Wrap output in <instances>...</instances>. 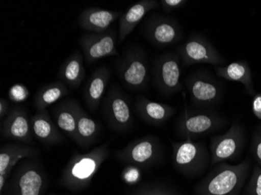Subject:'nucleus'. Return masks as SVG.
Segmentation results:
<instances>
[{
  "mask_svg": "<svg viewBox=\"0 0 261 195\" xmlns=\"http://www.w3.org/2000/svg\"><path fill=\"white\" fill-rule=\"evenodd\" d=\"M250 161L215 167L196 188L198 195H239L250 170Z\"/></svg>",
  "mask_w": 261,
  "mask_h": 195,
  "instance_id": "obj_1",
  "label": "nucleus"
},
{
  "mask_svg": "<svg viewBox=\"0 0 261 195\" xmlns=\"http://www.w3.org/2000/svg\"><path fill=\"white\" fill-rule=\"evenodd\" d=\"M117 74L127 89L144 90L149 79V66L144 51L139 48H129L120 59Z\"/></svg>",
  "mask_w": 261,
  "mask_h": 195,
  "instance_id": "obj_2",
  "label": "nucleus"
},
{
  "mask_svg": "<svg viewBox=\"0 0 261 195\" xmlns=\"http://www.w3.org/2000/svg\"><path fill=\"white\" fill-rule=\"evenodd\" d=\"M181 74L178 54L168 52L154 61V85L164 95L169 96L183 90Z\"/></svg>",
  "mask_w": 261,
  "mask_h": 195,
  "instance_id": "obj_3",
  "label": "nucleus"
},
{
  "mask_svg": "<svg viewBox=\"0 0 261 195\" xmlns=\"http://www.w3.org/2000/svg\"><path fill=\"white\" fill-rule=\"evenodd\" d=\"M177 54L183 65L187 67L200 64L218 66L225 63L216 48L201 35H190L184 44L177 47Z\"/></svg>",
  "mask_w": 261,
  "mask_h": 195,
  "instance_id": "obj_4",
  "label": "nucleus"
},
{
  "mask_svg": "<svg viewBox=\"0 0 261 195\" xmlns=\"http://www.w3.org/2000/svg\"><path fill=\"white\" fill-rule=\"evenodd\" d=\"M186 86L193 105L211 107L222 99L223 89L219 82L206 72H196L186 80Z\"/></svg>",
  "mask_w": 261,
  "mask_h": 195,
  "instance_id": "obj_5",
  "label": "nucleus"
},
{
  "mask_svg": "<svg viewBox=\"0 0 261 195\" xmlns=\"http://www.w3.org/2000/svg\"><path fill=\"white\" fill-rule=\"evenodd\" d=\"M118 35L114 30L103 32H89L80 39L81 48L89 65L97 60L113 55H118L117 42Z\"/></svg>",
  "mask_w": 261,
  "mask_h": 195,
  "instance_id": "obj_6",
  "label": "nucleus"
},
{
  "mask_svg": "<svg viewBox=\"0 0 261 195\" xmlns=\"http://www.w3.org/2000/svg\"><path fill=\"white\" fill-rule=\"evenodd\" d=\"M174 163L180 170L189 174L201 172L206 168L208 152L206 145L202 142L191 140L174 145Z\"/></svg>",
  "mask_w": 261,
  "mask_h": 195,
  "instance_id": "obj_7",
  "label": "nucleus"
},
{
  "mask_svg": "<svg viewBox=\"0 0 261 195\" xmlns=\"http://www.w3.org/2000/svg\"><path fill=\"white\" fill-rule=\"evenodd\" d=\"M243 128L236 123L226 133L213 137L211 143V165L236 158L243 148Z\"/></svg>",
  "mask_w": 261,
  "mask_h": 195,
  "instance_id": "obj_8",
  "label": "nucleus"
},
{
  "mask_svg": "<svg viewBox=\"0 0 261 195\" xmlns=\"http://www.w3.org/2000/svg\"><path fill=\"white\" fill-rule=\"evenodd\" d=\"M146 37L158 47H167L180 42L183 37L182 29L175 20L156 16L147 20L145 25Z\"/></svg>",
  "mask_w": 261,
  "mask_h": 195,
  "instance_id": "obj_9",
  "label": "nucleus"
},
{
  "mask_svg": "<svg viewBox=\"0 0 261 195\" xmlns=\"http://www.w3.org/2000/svg\"><path fill=\"white\" fill-rule=\"evenodd\" d=\"M224 124L222 117L210 112H198L183 116L180 130L188 140L215 131Z\"/></svg>",
  "mask_w": 261,
  "mask_h": 195,
  "instance_id": "obj_10",
  "label": "nucleus"
},
{
  "mask_svg": "<svg viewBox=\"0 0 261 195\" xmlns=\"http://www.w3.org/2000/svg\"><path fill=\"white\" fill-rule=\"evenodd\" d=\"M158 7L159 2L156 0H142L129 7L119 19L118 41L120 43L124 42L127 35L133 32L149 12L156 10Z\"/></svg>",
  "mask_w": 261,
  "mask_h": 195,
  "instance_id": "obj_11",
  "label": "nucleus"
},
{
  "mask_svg": "<svg viewBox=\"0 0 261 195\" xmlns=\"http://www.w3.org/2000/svg\"><path fill=\"white\" fill-rule=\"evenodd\" d=\"M122 15L121 12L92 7L86 9L79 15V26L90 32H103L109 30L111 24Z\"/></svg>",
  "mask_w": 261,
  "mask_h": 195,
  "instance_id": "obj_12",
  "label": "nucleus"
},
{
  "mask_svg": "<svg viewBox=\"0 0 261 195\" xmlns=\"http://www.w3.org/2000/svg\"><path fill=\"white\" fill-rule=\"evenodd\" d=\"M110 78L111 71L106 67H99L92 74L84 89L85 99L89 106L95 108L99 105Z\"/></svg>",
  "mask_w": 261,
  "mask_h": 195,
  "instance_id": "obj_13",
  "label": "nucleus"
},
{
  "mask_svg": "<svg viewBox=\"0 0 261 195\" xmlns=\"http://www.w3.org/2000/svg\"><path fill=\"white\" fill-rule=\"evenodd\" d=\"M107 102L111 116L117 125L124 127L130 124L132 120L130 105L127 97L119 88L114 85L110 89Z\"/></svg>",
  "mask_w": 261,
  "mask_h": 195,
  "instance_id": "obj_14",
  "label": "nucleus"
},
{
  "mask_svg": "<svg viewBox=\"0 0 261 195\" xmlns=\"http://www.w3.org/2000/svg\"><path fill=\"white\" fill-rule=\"evenodd\" d=\"M218 76L225 80L238 81L244 85L247 93L255 96V90L252 80L250 65L245 61L231 63L226 66L215 67Z\"/></svg>",
  "mask_w": 261,
  "mask_h": 195,
  "instance_id": "obj_15",
  "label": "nucleus"
},
{
  "mask_svg": "<svg viewBox=\"0 0 261 195\" xmlns=\"http://www.w3.org/2000/svg\"><path fill=\"white\" fill-rule=\"evenodd\" d=\"M83 55L81 52L71 54L59 71V77L71 89H76L85 78V69L83 65Z\"/></svg>",
  "mask_w": 261,
  "mask_h": 195,
  "instance_id": "obj_16",
  "label": "nucleus"
},
{
  "mask_svg": "<svg viewBox=\"0 0 261 195\" xmlns=\"http://www.w3.org/2000/svg\"><path fill=\"white\" fill-rule=\"evenodd\" d=\"M136 108L140 115L152 123H162L168 120L173 113L174 108L165 104L149 100L146 97H138Z\"/></svg>",
  "mask_w": 261,
  "mask_h": 195,
  "instance_id": "obj_17",
  "label": "nucleus"
},
{
  "mask_svg": "<svg viewBox=\"0 0 261 195\" xmlns=\"http://www.w3.org/2000/svg\"><path fill=\"white\" fill-rule=\"evenodd\" d=\"M124 154L127 160L136 164H145L155 157L156 145L150 139H142L129 146Z\"/></svg>",
  "mask_w": 261,
  "mask_h": 195,
  "instance_id": "obj_18",
  "label": "nucleus"
},
{
  "mask_svg": "<svg viewBox=\"0 0 261 195\" xmlns=\"http://www.w3.org/2000/svg\"><path fill=\"white\" fill-rule=\"evenodd\" d=\"M69 94L67 85L64 82H55L44 86L36 95L35 103L40 108L52 105Z\"/></svg>",
  "mask_w": 261,
  "mask_h": 195,
  "instance_id": "obj_19",
  "label": "nucleus"
},
{
  "mask_svg": "<svg viewBox=\"0 0 261 195\" xmlns=\"http://www.w3.org/2000/svg\"><path fill=\"white\" fill-rule=\"evenodd\" d=\"M42 177L35 170H29L20 179L22 195H39Z\"/></svg>",
  "mask_w": 261,
  "mask_h": 195,
  "instance_id": "obj_20",
  "label": "nucleus"
},
{
  "mask_svg": "<svg viewBox=\"0 0 261 195\" xmlns=\"http://www.w3.org/2000/svg\"><path fill=\"white\" fill-rule=\"evenodd\" d=\"M10 118V125L8 127L9 133L12 137L17 139H23L29 134V124L27 119L23 114L15 111L11 114Z\"/></svg>",
  "mask_w": 261,
  "mask_h": 195,
  "instance_id": "obj_21",
  "label": "nucleus"
},
{
  "mask_svg": "<svg viewBox=\"0 0 261 195\" xmlns=\"http://www.w3.org/2000/svg\"><path fill=\"white\" fill-rule=\"evenodd\" d=\"M77 108L66 107L61 109L57 115V124L59 127L67 133H75L77 130Z\"/></svg>",
  "mask_w": 261,
  "mask_h": 195,
  "instance_id": "obj_22",
  "label": "nucleus"
},
{
  "mask_svg": "<svg viewBox=\"0 0 261 195\" xmlns=\"http://www.w3.org/2000/svg\"><path fill=\"white\" fill-rule=\"evenodd\" d=\"M97 167V162L93 157H82L75 162L71 169V174L81 180L87 179L92 175Z\"/></svg>",
  "mask_w": 261,
  "mask_h": 195,
  "instance_id": "obj_23",
  "label": "nucleus"
},
{
  "mask_svg": "<svg viewBox=\"0 0 261 195\" xmlns=\"http://www.w3.org/2000/svg\"><path fill=\"white\" fill-rule=\"evenodd\" d=\"M77 131L79 136L83 138H89L93 135L96 130V123L89 117L80 114L77 108Z\"/></svg>",
  "mask_w": 261,
  "mask_h": 195,
  "instance_id": "obj_24",
  "label": "nucleus"
},
{
  "mask_svg": "<svg viewBox=\"0 0 261 195\" xmlns=\"http://www.w3.org/2000/svg\"><path fill=\"white\" fill-rule=\"evenodd\" d=\"M33 130L35 135L42 140L49 138L53 133V127L50 123L42 116H39L33 120Z\"/></svg>",
  "mask_w": 261,
  "mask_h": 195,
  "instance_id": "obj_25",
  "label": "nucleus"
},
{
  "mask_svg": "<svg viewBox=\"0 0 261 195\" xmlns=\"http://www.w3.org/2000/svg\"><path fill=\"white\" fill-rule=\"evenodd\" d=\"M245 193L246 195H261V167L256 165L250 181L246 186Z\"/></svg>",
  "mask_w": 261,
  "mask_h": 195,
  "instance_id": "obj_26",
  "label": "nucleus"
},
{
  "mask_svg": "<svg viewBox=\"0 0 261 195\" xmlns=\"http://www.w3.org/2000/svg\"><path fill=\"white\" fill-rule=\"evenodd\" d=\"M252 149L255 158L261 167V129L253 133Z\"/></svg>",
  "mask_w": 261,
  "mask_h": 195,
  "instance_id": "obj_27",
  "label": "nucleus"
},
{
  "mask_svg": "<svg viewBox=\"0 0 261 195\" xmlns=\"http://www.w3.org/2000/svg\"><path fill=\"white\" fill-rule=\"evenodd\" d=\"M186 0H161V4L165 13H171L187 4Z\"/></svg>",
  "mask_w": 261,
  "mask_h": 195,
  "instance_id": "obj_28",
  "label": "nucleus"
},
{
  "mask_svg": "<svg viewBox=\"0 0 261 195\" xmlns=\"http://www.w3.org/2000/svg\"><path fill=\"white\" fill-rule=\"evenodd\" d=\"M27 92L26 89L23 86L20 85H16L13 89H10V97L15 98L16 100H23L27 97V95L24 94V92Z\"/></svg>",
  "mask_w": 261,
  "mask_h": 195,
  "instance_id": "obj_29",
  "label": "nucleus"
},
{
  "mask_svg": "<svg viewBox=\"0 0 261 195\" xmlns=\"http://www.w3.org/2000/svg\"><path fill=\"white\" fill-rule=\"evenodd\" d=\"M252 108L254 115L261 120V94L255 95L252 103Z\"/></svg>",
  "mask_w": 261,
  "mask_h": 195,
  "instance_id": "obj_30",
  "label": "nucleus"
},
{
  "mask_svg": "<svg viewBox=\"0 0 261 195\" xmlns=\"http://www.w3.org/2000/svg\"><path fill=\"white\" fill-rule=\"evenodd\" d=\"M7 102H4V99H1V100H0V114H1V117L4 115V111L7 109Z\"/></svg>",
  "mask_w": 261,
  "mask_h": 195,
  "instance_id": "obj_31",
  "label": "nucleus"
},
{
  "mask_svg": "<svg viewBox=\"0 0 261 195\" xmlns=\"http://www.w3.org/2000/svg\"><path fill=\"white\" fill-rule=\"evenodd\" d=\"M4 180H5V177H4V175H0V189L3 188V186H4Z\"/></svg>",
  "mask_w": 261,
  "mask_h": 195,
  "instance_id": "obj_32",
  "label": "nucleus"
}]
</instances>
